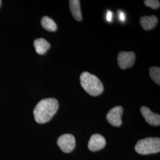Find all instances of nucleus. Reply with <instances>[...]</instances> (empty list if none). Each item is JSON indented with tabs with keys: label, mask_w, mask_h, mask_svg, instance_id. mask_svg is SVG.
<instances>
[{
	"label": "nucleus",
	"mask_w": 160,
	"mask_h": 160,
	"mask_svg": "<svg viewBox=\"0 0 160 160\" xmlns=\"http://www.w3.org/2000/svg\"><path fill=\"white\" fill-rule=\"evenodd\" d=\"M58 108L59 103L56 98L43 99L38 103L33 110L34 119L40 124L47 123L56 114Z\"/></svg>",
	"instance_id": "obj_1"
},
{
	"label": "nucleus",
	"mask_w": 160,
	"mask_h": 160,
	"mask_svg": "<svg viewBox=\"0 0 160 160\" xmlns=\"http://www.w3.org/2000/svg\"><path fill=\"white\" fill-rule=\"evenodd\" d=\"M80 82L83 89L92 96H99L104 91L101 81L96 75L88 72H84L80 75Z\"/></svg>",
	"instance_id": "obj_2"
},
{
	"label": "nucleus",
	"mask_w": 160,
	"mask_h": 160,
	"mask_svg": "<svg viewBox=\"0 0 160 160\" xmlns=\"http://www.w3.org/2000/svg\"><path fill=\"white\" fill-rule=\"evenodd\" d=\"M136 152L142 155H149L160 152L159 138H147L139 140L135 147Z\"/></svg>",
	"instance_id": "obj_3"
},
{
	"label": "nucleus",
	"mask_w": 160,
	"mask_h": 160,
	"mask_svg": "<svg viewBox=\"0 0 160 160\" xmlns=\"http://www.w3.org/2000/svg\"><path fill=\"white\" fill-rule=\"evenodd\" d=\"M57 144L63 152L69 153L75 147V139L71 134H64L58 139Z\"/></svg>",
	"instance_id": "obj_4"
},
{
	"label": "nucleus",
	"mask_w": 160,
	"mask_h": 160,
	"mask_svg": "<svg viewBox=\"0 0 160 160\" xmlns=\"http://www.w3.org/2000/svg\"><path fill=\"white\" fill-rule=\"evenodd\" d=\"M135 54L133 52H120L118 56L119 67L122 69L130 68L135 62Z\"/></svg>",
	"instance_id": "obj_5"
},
{
	"label": "nucleus",
	"mask_w": 160,
	"mask_h": 160,
	"mask_svg": "<svg viewBox=\"0 0 160 160\" xmlns=\"http://www.w3.org/2000/svg\"><path fill=\"white\" fill-rule=\"evenodd\" d=\"M123 109L122 106H116L109 110L106 116V119L109 123L112 126L119 127L122 123V115Z\"/></svg>",
	"instance_id": "obj_6"
},
{
	"label": "nucleus",
	"mask_w": 160,
	"mask_h": 160,
	"mask_svg": "<svg viewBox=\"0 0 160 160\" xmlns=\"http://www.w3.org/2000/svg\"><path fill=\"white\" fill-rule=\"evenodd\" d=\"M141 112L146 122L151 126H157L160 125V114L152 112L148 108L142 106L141 108Z\"/></svg>",
	"instance_id": "obj_7"
},
{
	"label": "nucleus",
	"mask_w": 160,
	"mask_h": 160,
	"mask_svg": "<svg viewBox=\"0 0 160 160\" xmlns=\"http://www.w3.org/2000/svg\"><path fill=\"white\" fill-rule=\"evenodd\" d=\"M106 141L105 138L100 134L92 135L88 142V148L91 151H97L101 150L106 146Z\"/></svg>",
	"instance_id": "obj_8"
},
{
	"label": "nucleus",
	"mask_w": 160,
	"mask_h": 160,
	"mask_svg": "<svg viewBox=\"0 0 160 160\" xmlns=\"http://www.w3.org/2000/svg\"><path fill=\"white\" fill-rule=\"evenodd\" d=\"M158 18L155 16H143L140 19V24L145 30H149L155 28L158 23Z\"/></svg>",
	"instance_id": "obj_9"
},
{
	"label": "nucleus",
	"mask_w": 160,
	"mask_h": 160,
	"mask_svg": "<svg viewBox=\"0 0 160 160\" xmlns=\"http://www.w3.org/2000/svg\"><path fill=\"white\" fill-rule=\"evenodd\" d=\"M69 8L71 14L75 19L80 22L82 20V14L80 7V1L79 0H70L69 1Z\"/></svg>",
	"instance_id": "obj_10"
},
{
	"label": "nucleus",
	"mask_w": 160,
	"mask_h": 160,
	"mask_svg": "<svg viewBox=\"0 0 160 160\" xmlns=\"http://www.w3.org/2000/svg\"><path fill=\"white\" fill-rule=\"evenodd\" d=\"M34 46L36 52L39 55H44L50 48V43L43 38H39L34 41Z\"/></svg>",
	"instance_id": "obj_11"
},
{
	"label": "nucleus",
	"mask_w": 160,
	"mask_h": 160,
	"mask_svg": "<svg viewBox=\"0 0 160 160\" xmlns=\"http://www.w3.org/2000/svg\"><path fill=\"white\" fill-rule=\"evenodd\" d=\"M41 24L44 29L49 32H55L57 30V25L51 18L44 16L41 20Z\"/></svg>",
	"instance_id": "obj_12"
},
{
	"label": "nucleus",
	"mask_w": 160,
	"mask_h": 160,
	"mask_svg": "<svg viewBox=\"0 0 160 160\" xmlns=\"http://www.w3.org/2000/svg\"><path fill=\"white\" fill-rule=\"evenodd\" d=\"M149 76L156 84L160 85V68L159 67H151L149 68Z\"/></svg>",
	"instance_id": "obj_13"
},
{
	"label": "nucleus",
	"mask_w": 160,
	"mask_h": 160,
	"mask_svg": "<svg viewBox=\"0 0 160 160\" xmlns=\"http://www.w3.org/2000/svg\"><path fill=\"white\" fill-rule=\"evenodd\" d=\"M144 4L147 7L154 10L158 9L160 8V1L157 0H145L144 1Z\"/></svg>",
	"instance_id": "obj_14"
},
{
	"label": "nucleus",
	"mask_w": 160,
	"mask_h": 160,
	"mask_svg": "<svg viewBox=\"0 0 160 160\" xmlns=\"http://www.w3.org/2000/svg\"><path fill=\"white\" fill-rule=\"evenodd\" d=\"M112 17H113V14L112 12L111 11L108 10V12L106 14V20L109 22H111L112 20Z\"/></svg>",
	"instance_id": "obj_15"
},
{
	"label": "nucleus",
	"mask_w": 160,
	"mask_h": 160,
	"mask_svg": "<svg viewBox=\"0 0 160 160\" xmlns=\"http://www.w3.org/2000/svg\"><path fill=\"white\" fill-rule=\"evenodd\" d=\"M119 18L121 22H123L124 21H125L126 19V16L125 14L123 12H119Z\"/></svg>",
	"instance_id": "obj_16"
},
{
	"label": "nucleus",
	"mask_w": 160,
	"mask_h": 160,
	"mask_svg": "<svg viewBox=\"0 0 160 160\" xmlns=\"http://www.w3.org/2000/svg\"><path fill=\"white\" fill-rule=\"evenodd\" d=\"M1 2H2V1L0 0V7H1Z\"/></svg>",
	"instance_id": "obj_17"
}]
</instances>
